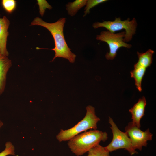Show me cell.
<instances>
[{
  "label": "cell",
  "instance_id": "6da1fadb",
  "mask_svg": "<svg viewBox=\"0 0 156 156\" xmlns=\"http://www.w3.org/2000/svg\"><path fill=\"white\" fill-rule=\"evenodd\" d=\"M65 18H61L56 22L49 23L43 21L38 17L35 18L31 22V26L38 25L43 27L51 33L55 44L53 49H51L55 52L53 62L57 57H62L67 59L71 63L74 62L76 55L72 53L66 41L63 33Z\"/></svg>",
  "mask_w": 156,
  "mask_h": 156
},
{
  "label": "cell",
  "instance_id": "7a4b0ae2",
  "mask_svg": "<svg viewBox=\"0 0 156 156\" xmlns=\"http://www.w3.org/2000/svg\"><path fill=\"white\" fill-rule=\"evenodd\" d=\"M108 138L105 132L91 130L72 138L68 140V145L73 153L77 156H80L99 144L101 141H105Z\"/></svg>",
  "mask_w": 156,
  "mask_h": 156
},
{
  "label": "cell",
  "instance_id": "3957f363",
  "mask_svg": "<svg viewBox=\"0 0 156 156\" xmlns=\"http://www.w3.org/2000/svg\"><path fill=\"white\" fill-rule=\"evenodd\" d=\"M86 114L83 119L74 126L67 130L61 129L56 136L59 142L69 140L72 138L89 129H97V123L100 119L96 115L94 107H86Z\"/></svg>",
  "mask_w": 156,
  "mask_h": 156
},
{
  "label": "cell",
  "instance_id": "277c9868",
  "mask_svg": "<svg viewBox=\"0 0 156 156\" xmlns=\"http://www.w3.org/2000/svg\"><path fill=\"white\" fill-rule=\"evenodd\" d=\"M137 25V21L135 18L131 21H130L129 18L122 21L120 17H118L116 18L113 21H103L102 22H94L92 24V27L94 29L104 27L107 31L112 33L124 29L125 32L124 41L127 42L131 41L135 34Z\"/></svg>",
  "mask_w": 156,
  "mask_h": 156
},
{
  "label": "cell",
  "instance_id": "5b68a950",
  "mask_svg": "<svg viewBox=\"0 0 156 156\" xmlns=\"http://www.w3.org/2000/svg\"><path fill=\"white\" fill-rule=\"evenodd\" d=\"M125 34V31L115 33L107 31H102L99 35H97L96 40L105 42L108 45L109 51L107 53L105 56L107 60H113L116 56L117 51L120 48H131V44H127L124 41Z\"/></svg>",
  "mask_w": 156,
  "mask_h": 156
},
{
  "label": "cell",
  "instance_id": "8992f818",
  "mask_svg": "<svg viewBox=\"0 0 156 156\" xmlns=\"http://www.w3.org/2000/svg\"><path fill=\"white\" fill-rule=\"evenodd\" d=\"M109 123L112 130L113 138L111 142L105 148L109 152L120 149L127 151L131 155L138 153L132 147L130 139L125 132L120 131L112 119L109 117Z\"/></svg>",
  "mask_w": 156,
  "mask_h": 156
},
{
  "label": "cell",
  "instance_id": "52a82bcc",
  "mask_svg": "<svg viewBox=\"0 0 156 156\" xmlns=\"http://www.w3.org/2000/svg\"><path fill=\"white\" fill-rule=\"evenodd\" d=\"M125 132L130 138L133 148L141 151L142 147H146L147 141L152 139L153 134L148 128L145 131H142L133 124L129 122L125 127Z\"/></svg>",
  "mask_w": 156,
  "mask_h": 156
},
{
  "label": "cell",
  "instance_id": "ba28073f",
  "mask_svg": "<svg viewBox=\"0 0 156 156\" xmlns=\"http://www.w3.org/2000/svg\"><path fill=\"white\" fill-rule=\"evenodd\" d=\"M146 104V98L144 96H143L140 98L138 102L129 110L131 114L132 122L139 128L141 127L140 121L144 115Z\"/></svg>",
  "mask_w": 156,
  "mask_h": 156
},
{
  "label": "cell",
  "instance_id": "9c48e42d",
  "mask_svg": "<svg viewBox=\"0 0 156 156\" xmlns=\"http://www.w3.org/2000/svg\"><path fill=\"white\" fill-rule=\"evenodd\" d=\"M10 22L6 16L0 18V54L8 57L9 53L6 47L8 29Z\"/></svg>",
  "mask_w": 156,
  "mask_h": 156
},
{
  "label": "cell",
  "instance_id": "30bf717a",
  "mask_svg": "<svg viewBox=\"0 0 156 156\" xmlns=\"http://www.w3.org/2000/svg\"><path fill=\"white\" fill-rule=\"evenodd\" d=\"M12 65L8 57L0 54V95L4 92L7 72Z\"/></svg>",
  "mask_w": 156,
  "mask_h": 156
},
{
  "label": "cell",
  "instance_id": "8fae6325",
  "mask_svg": "<svg viewBox=\"0 0 156 156\" xmlns=\"http://www.w3.org/2000/svg\"><path fill=\"white\" fill-rule=\"evenodd\" d=\"M154 51L149 49L144 53L137 52L138 60L134 67L141 66L147 68L150 66L152 62V56Z\"/></svg>",
  "mask_w": 156,
  "mask_h": 156
},
{
  "label": "cell",
  "instance_id": "7c38bea8",
  "mask_svg": "<svg viewBox=\"0 0 156 156\" xmlns=\"http://www.w3.org/2000/svg\"><path fill=\"white\" fill-rule=\"evenodd\" d=\"M134 69L130 72L131 77L135 81V85L138 90L142 91V82L146 68L142 67H134Z\"/></svg>",
  "mask_w": 156,
  "mask_h": 156
},
{
  "label": "cell",
  "instance_id": "4fadbf2b",
  "mask_svg": "<svg viewBox=\"0 0 156 156\" xmlns=\"http://www.w3.org/2000/svg\"><path fill=\"white\" fill-rule=\"evenodd\" d=\"M87 0H76L68 2L66 5L68 14L71 16H75L79 10L86 5Z\"/></svg>",
  "mask_w": 156,
  "mask_h": 156
},
{
  "label": "cell",
  "instance_id": "5bb4252c",
  "mask_svg": "<svg viewBox=\"0 0 156 156\" xmlns=\"http://www.w3.org/2000/svg\"><path fill=\"white\" fill-rule=\"evenodd\" d=\"M88 152L87 156H110L109 152L105 147H103L98 144L93 147Z\"/></svg>",
  "mask_w": 156,
  "mask_h": 156
},
{
  "label": "cell",
  "instance_id": "9a60e30c",
  "mask_svg": "<svg viewBox=\"0 0 156 156\" xmlns=\"http://www.w3.org/2000/svg\"><path fill=\"white\" fill-rule=\"evenodd\" d=\"M1 4L3 8L8 13H12L16 7V2L14 0H2Z\"/></svg>",
  "mask_w": 156,
  "mask_h": 156
},
{
  "label": "cell",
  "instance_id": "2e32d148",
  "mask_svg": "<svg viewBox=\"0 0 156 156\" xmlns=\"http://www.w3.org/2000/svg\"><path fill=\"white\" fill-rule=\"evenodd\" d=\"M107 0H87L86 7L84 9V14L85 16L87 14H89L90 9L92 8L101 3L105 2Z\"/></svg>",
  "mask_w": 156,
  "mask_h": 156
},
{
  "label": "cell",
  "instance_id": "e0dca14e",
  "mask_svg": "<svg viewBox=\"0 0 156 156\" xmlns=\"http://www.w3.org/2000/svg\"><path fill=\"white\" fill-rule=\"evenodd\" d=\"M5 149L0 153V156H7L8 155H16L15 154V148L10 142H6L5 144Z\"/></svg>",
  "mask_w": 156,
  "mask_h": 156
},
{
  "label": "cell",
  "instance_id": "ac0fdd59",
  "mask_svg": "<svg viewBox=\"0 0 156 156\" xmlns=\"http://www.w3.org/2000/svg\"><path fill=\"white\" fill-rule=\"evenodd\" d=\"M37 4L39 5V13L40 15L43 16L46 9H51L52 7L45 0H37Z\"/></svg>",
  "mask_w": 156,
  "mask_h": 156
},
{
  "label": "cell",
  "instance_id": "d6986e66",
  "mask_svg": "<svg viewBox=\"0 0 156 156\" xmlns=\"http://www.w3.org/2000/svg\"><path fill=\"white\" fill-rule=\"evenodd\" d=\"M3 123L0 120V128L3 125Z\"/></svg>",
  "mask_w": 156,
  "mask_h": 156
}]
</instances>
